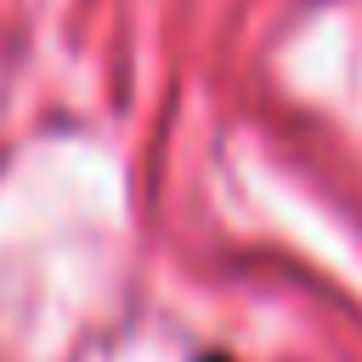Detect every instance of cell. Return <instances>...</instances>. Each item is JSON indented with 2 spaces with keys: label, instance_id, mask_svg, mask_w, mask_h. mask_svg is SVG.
<instances>
[{
  "label": "cell",
  "instance_id": "1",
  "mask_svg": "<svg viewBox=\"0 0 362 362\" xmlns=\"http://www.w3.org/2000/svg\"><path fill=\"white\" fill-rule=\"evenodd\" d=\"M192 362H232V356H226V351H198Z\"/></svg>",
  "mask_w": 362,
  "mask_h": 362
}]
</instances>
